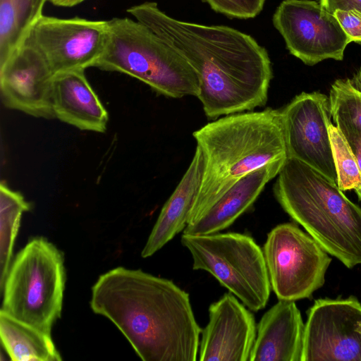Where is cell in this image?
Wrapping results in <instances>:
<instances>
[{
  "label": "cell",
  "instance_id": "cell-1",
  "mask_svg": "<svg viewBox=\"0 0 361 361\" xmlns=\"http://www.w3.org/2000/svg\"><path fill=\"white\" fill-rule=\"evenodd\" d=\"M127 13L176 49L199 80L197 98L207 118L252 111L266 104L273 71L267 50L251 35L226 25L175 19L157 3L145 1Z\"/></svg>",
  "mask_w": 361,
  "mask_h": 361
},
{
  "label": "cell",
  "instance_id": "cell-2",
  "mask_svg": "<svg viewBox=\"0 0 361 361\" xmlns=\"http://www.w3.org/2000/svg\"><path fill=\"white\" fill-rule=\"evenodd\" d=\"M92 310L109 319L145 361H195L198 326L188 293L173 281L118 267L92 288Z\"/></svg>",
  "mask_w": 361,
  "mask_h": 361
},
{
  "label": "cell",
  "instance_id": "cell-3",
  "mask_svg": "<svg viewBox=\"0 0 361 361\" xmlns=\"http://www.w3.org/2000/svg\"><path fill=\"white\" fill-rule=\"evenodd\" d=\"M204 156V172L188 224L203 215L246 175L288 159L281 110L224 116L193 133Z\"/></svg>",
  "mask_w": 361,
  "mask_h": 361
},
{
  "label": "cell",
  "instance_id": "cell-4",
  "mask_svg": "<svg viewBox=\"0 0 361 361\" xmlns=\"http://www.w3.org/2000/svg\"><path fill=\"white\" fill-rule=\"evenodd\" d=\"M273 190L283 209L328 254L349 269L361 264V208L336 183L288 158Z\"/></svg>",
  "mask_w": 361,
  "mask_h": 361
},
{
  "label": "cell",
  "instance_id": "cell-5",
  "mask_svg": "<svg viewBox=\"0 0 361 361\" xmlns=\"http://www.w3.org/2000/svg\"><path fill=\"white\" fill-rule=\"evenodd\" d=\"M94 67L128 75L169 97L199 94L198 77L186 59L147 26L130 18L108 20L105 49Z\"/></svg>",
  "mask_w": 361,
  "mask_h": 361
},
{
  "label": "cell",
  "instance_id": "cell-6",
  "mask_svg": "<svg viewBox=\"0 0 361 361\" xmlns=\"http://www.w3.org/2000/svg\"><path fill=\"white\" fill-rule=\"evenodd\" d=\"M65 282L61 252L44 238H32L11 264L1 310L51 335L61 315Z\"/></svg>",
  "mask_w": 361,
  "mask_h": 361
},
{
  "label": "cell",
  "instance_id": "cell-7",
  "mask_svg": "<svg viewBox=\"0 0 361 361\" xmlns=\"http://www.w3.org/2000/svg\"><path fill=\"white\" fill-rule=\"evenodd\" d=\"M192 268L211 274L250 310L263 309L271 283L263 250L252 238L238 233H183Z\"/></svg>",
  "mask_w": 361,
  "mask_h": 361
},
{
  "label": "cell",
  "instance_id": "cell-8",
  "mask_svg": "<svg viewBox=\"0 0 361 361\" xmlns=\"http://www.w3.org/2000/svg\"><path fill=\"white\" fill-rule=\"evenodd\" d=\"M263 253L271 287L279 300L310 297L324 285L331 262L308 233L291 223L279 224L268 233Z\"/></svg>",
  "mask_w": 361,
  "mask_h": 361
},
{
  "label": "cell",
  "instance_id": "cell-9",
  "mask_svg": "<svg viewBox=\"0 0 361 361\" xmlns=\"http://www.w3.org/2000/svg\"><path fill=\"white\" fill-rule=\"evenodd\" d=\"M272 23L289 53L307 66L325 59L342 61L351 42L334 14L313 0H283Z\"/></svg>",
  "mask_w": 361,
  "mask_h": 361
},
{
  "label": "cell",
  "instance_id": "cell-10",
  "mask_svg": "<svg viewBox=\"0 0 361 361\" xmlns=\"http://www.w3.org/2000/svg\"><path fill=\"white\" fill-rule=\"evenodd\" d=\"M107 37L108 20L43 15L32 27L23 44L38 51L55 74L94 67Z\"/></svg>",
  "mask_w": 361,
  "mask_h": 361
},
{
  "label": "cell",
  "instance_id": "cell-11",
  "mask_svg": "<svg viewBox=\"0 0 361 361\" xmlns=\"http://www.w3.org/2000/svg\"><path fill=\"white\" fill-rule=\"evenodd\" d=\"M361 361V303L319 298L305 324L301 361Z\"/></svg>",
  "mask_w": 361,
  "mask_h": 361
},
{
  "label": "cell",
  "instance_id": "cell-12",
  "mask_svg": "<svg viewBox=\"0 0 361 361\" xmlns=\"http://www.w3.org/2000/svg\"><path fill=\"white\" fill-rule=\"evenodd\" d=\"M288 158L295 159L337 183L329 136V97L319 92H302L281 110Z\"/></svg>",
  "mask_w": 361,
  "mask_h": 361
},
{
  "label": "cell",
  "instance_id": "cell-13",
  "mask_svg": "<svg viewBox=\"0 0 361 361\" xmlns=\"http://www.w3.org/2000/svg\"><path fill=\"white\" fill-rule=\"evenodd\" d=\"M54 75L38 51L22 45L0 66V89L4 106L37 118H55L52 106Z\"/></svg>",
  "mask_w": 361,
  "mask_h": 361
},
{
  "label": "cell",
  "instance_id": "cell-14",
  "mask_svg": "<svg viewBox=\"0 0 361 361\" xmlns=\"http://www.w3.org/2000/svg\"><path fill=\"white\" fill-rule=\"evenodd\" d=\"M209 322L202 329L201 361H249L257 326L253 314L233 293L209 307Z\"/></svg>",
  "mask_w": 361,
  "mask_h": 361
},
{
  "label": "cell",
  "instance_id": "cell-15",
  "mask_svg": "<svg viewBox=\"0 0 361 361\" xmlns=\"http://www.w3.org/2000/svg\"><path fill=\"white\" fill-rule=\"evenodd\" d=\"M304 329L295 301L279 300L257 325L249 361H301Z\"/></svg>",
  "mask_w": 361,
  "mask_h": 361
},
{
  "label": "cell",
  "instance_id": "cell-16",
  "mask_svg": "<svg viewBox=\"0 0 361 361\" xmlns=\"http://www.w3.org/2000/svg\"><path fill=\"white\" fill-rule=\"evenodd\" d=\"M55 118L82 130L104 133L109 114L87 80L84 69L55 73L52 81Z\"/></svg>",
  "mask_w": 361,
  "mask_h": 361
},
{
  "label": "cell",
  "instance_id": "cell-17",
  "mask_svg": "<svg viewBox=\"0 0 361 361\" xmlns=\"http://www.w3.org/2000/svg\"><path fill=\"white\" fill-rule=\"evenodd\" d=\"M286 161L266 165L242 178L197 220L187 225L183 233L212 234L229 227L252 205L266 184L278 176Z\"/></svg>",
  "mask_w": 361,
  "mask_h": 361
},
{
  "label": "cell",
  "instance_id": "cell-18",
  "mask_svg": "<svg viewBox=\"0 0 361 361\" xmlns=\"http://www.w3.org/2000/svg\"><path fill=\"white\" fill-rule=\"evenodd\" d=\"M204 166L202 152L197 146L188 168L161 210L141 252L143 258L154 255L185 228L200 190Z\"/></svg>",
  "mask_w": 361,
  "mask_h": 361
},
{
  "label": "cell",
  "instance_id": "cell-19",
  "mask_svg": "<svg viewBox=\"0 0 361 361\" xmlns=\"http://www.w3.org/2000/svg\"><path fill=\"white\" fill-rule=\"evenodd\" d=\"M0 336L3 346L13 361H60L50 334L0 310Z\"/></svg>",
  "mask_w": 361,
  "mask_h": 361
},
{
  "label": "cell",
  "instance_id": "cell-20",
  "mask_svg": "<svg viewBox=\"0 0 361 361\" xmlns=\"http://www.w3.org/2000/svg\"><path fill=\"white\" fill-rule=\"evenodd\" d=\"M48 0H0V66L24 43Z\"/></svg>",
  "mask_w": 361,
  "mask_h": 361
},
{
  "label": "cell",
  "instance_id": "cell-21",
  "mask_svg": "<svg viewBox=\"0 0 361 361\" xmlns=\"http://www.w3.org/2000/svg\"><path fill=\"white\" fill-rule=\"evenodd\" d=\"M31 205L21 193L11 190L6 183L0 184V290L11 264L13 245L22 214Z\"/></svg>",
  "mask_w": 361,
  "mask_h": 361
},
{
  "label": "cell",
  "instance_id": "cell-22",
  "mask_svg": "<svg viewBox=\"0 0 361 361\" xmlns=\"http://www.w3.org/2000/svg\"><path fill=\"white\" fill-rule=\"evenodd\" d=\"M329 97L336 126L361 130V67L352 78L335 80Z\"/></svg>",
  "mask_w": 361,
  "mask_h": 361
},
{
  "label": "cell",
  "instance_id": "cell-23",
  "mask_svg": "<svg viewBox=\"0 0 361 361\" xmlns=\"http://www.w3.org/2000/svg\"><path fill=\"white\" fill-rule=\"evenodd\" d=\"M329 136L337 173V185L342 191L361 188V173L354 155L346 139L338 129L331 124Z\"/></svg>",
  "mask_w": 361,
  "mask_h": 361
},
{
  "label": "cell",
  "instance_id": "cell-24",
  "mask_svg": "<svg viewBox=\"0 0 361 361\" xmlns=\"http://www.w3.org/2000/svg\"><path fill=\"white\" fill-rule=\"evenodd\" d=\"M216 13L228 18L250 19L263 10L265 0H202Z\"/></svg>",
  "mask_w": 361,
  "mask_h": 361
},
{
  "label": "cell",
  "instance_id": "cell-25",
  "mask_svg": "<svg viewBox=\"0 0 361 361\" xmlns=\"http://www.w3.org/2000/svg\"><path fill=\"white\" fill-rule=\"evenodd\" d=\"M333 14L350 41L361 44V13L336 10Z\"/></svg>",
  "mask_w": 361,
  "mask_h": 361
},
{
  "label": "cell",
  "instance_id": "cell-26",
  "mask_svg": "<svg viewBox=\"0 0 361 361\" xmlns=\"http://www.w3.org/2000/svg\"><path fill=\"white\" fill-rule=\"evenodd\" d=\"M339 130L346 139L355 156L361 173V130L342 129ZM356 193L359 200L361 201V188L356 191Z\"/></svg>",
  "mask_w": 361,
  "mask_h": 361
},
{
  "label": "cell",
  "instance_id": "cell-27",
  "mask_svg": "<svg viewBox=\"0 0 361 361\" xmlns=\"http://www.w3.org/2000/svg\"><path fill=\"white\" fill-rule=\"evenodd\" d=\"M322 6L331 13L336 10L356 11L361 13V0H319Z\"/></svg>",
  "mask_w": 361,
  "mask_h": 361
},
{
  "label": "cell",
  "instance_id": "cell-28",
  "mask_svg": "<svg viewBox=\"0 0 361 361\" xmlns=\"http://www.w3.org/2000/svg\"><path fill=\"white\" fill-rule=\"evenodd\" d=\"M87 0H48L53 6L70 8L75 6Z\"/></svg>",
  "mask_w": 361,
  "mask_h": 361
}]
</instances>
